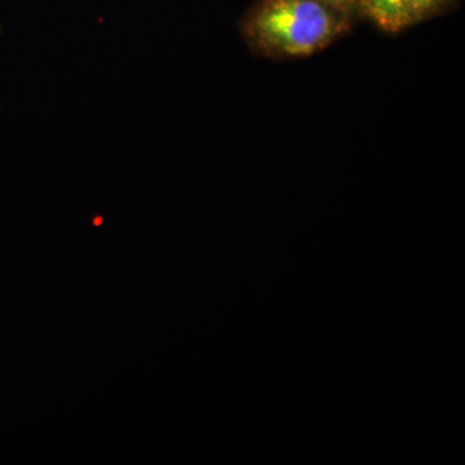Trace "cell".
I'll return each mask as SVG.
<instances>
[{"instance_id": "obj_1", "label": "cell", "mask_w": 465, "mask_h": 465, "mask_svg": "<svg viewBox=\"0 0 465 465\" xmlns=\"http://www.w3.org/2000/svg\"><path fill=\"white\" fill-rule=\"evenodd\" d=\"M351 23L321 0H259L242 20L241 34L253 54L291 60L323 51Z\"/></svg>"}, {"instance_id": "obj_2", "label": "cell", "mask_w": 465, "mask_h": 465, "mask_svg": "<svg viewBox=\"0 0 465 465\" xmlns=\"http://www.w3.org/2000/svg\"><path fill=\"white\" fill-rule=\"evenodd\" d=\"M360 15L388 34H399L427 20L421 0H361Z\"/></svg>"}, {"instance_id": "obj_3", "label": "cell", "mask_w": 465, "mask_h": 465, "mask_svg": "<svg viewBox=\"0 0 465 465\" xmlns=\"http://www.w3.org/2000/svg\"><path fill=\"white\" fill-rule=\"evenodd\" d=\"M321 2L345 15L351 21L356 15H360L361 0H321Z\"/></svg>"}, {"instance_id": "obj_4", "label": "cell", "mask_w": 465, "mask_h": 465, "mask_svg": "<svg viewBox=\"0 0 465 465\" xmlns=\"http://www.w3.org/2000/svg\"><path fill=\"white\" fill-rule=\"evenodd\" d=\"M457 0H421L423 5L425 18H430L433 15L439 14L443 8L452 5Z\"/></svg>"}]
</instances>
